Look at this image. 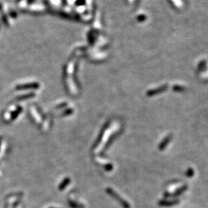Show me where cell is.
Listing matches in <instances>:
<instances>
[{
	"label": "cell",
	"instance_id": "cell-1",
	"mask_svg": "<svg viewBox=\"0 0 208 208\" xmlns=\"http://www.w3.org/2000/svg\"><path fill=\"white\" fill-rule=\"evenodd\" d=\"M20 112H21V109L20 108L19 109H17V110H16L14 112H13L12 114V116H11V119H12V120H14L16 117L18 116V114H20Z\"/></svg>",
	"mask_w": 208,
	"mask_h": 208
},
{
	"label": "cell",
	"instance_id": "cell-2",
	"mask_svg": "<svg viewBox=\"0 0 208 208\" xmlns=\"http://www.w3.org/2000/svg\"><path fill=\"white\" fill-rule=\"evenodd\" d=\"M1 138L0 137V144H1Z\"/></svg>",
	"mask_w": 208,
	"mask_h": 208
}]
</instances>
